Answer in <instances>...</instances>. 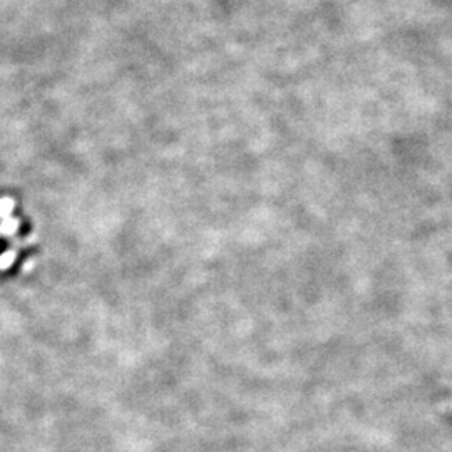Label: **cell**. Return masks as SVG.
I'll return each mask as SVG.
<instances>
[{
  "label": "cell",
  "mask_w": 452,
  "mask_h": 452,
  "mask_svg": "<svg viewBox=\"0 0 452 452\" xmlns=\"http://www.w3.org/2000/svg\"><path fill=\"white\" fill-rule=\"evenodd\" d=\"M22 246H25V236L15 218L14 223L0 226V270H6L14 263L17 255L25 250Z\"/></svg>",
  "instance_id": "1"
}]
</instances>
